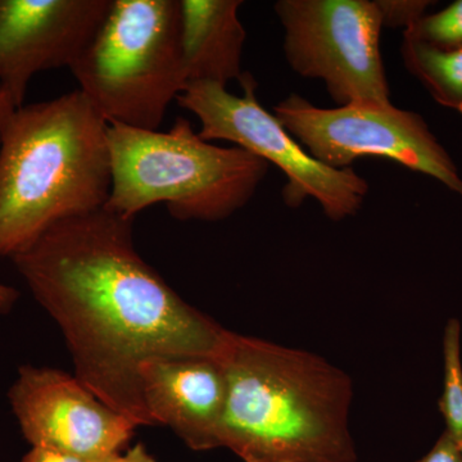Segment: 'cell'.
Listing matches in <instances>:
<instances>
[{"label": "cell", "mask_w": 462, "mask_h": 462, "mask_svg": "<svg viewBox=\"0 0 462 462\" xmlns=\"http://www.w3.org/2000/svg\"><path fill=\"white\" fill-rule=\"evenodd\" d=\"M133 224L103 207L54 225L12 261L62 330L76 378L138 427H151L142 365L173 356L220 357L230 331L185 302L143 260Z\"/></svg>", "instance_id": "cell-1"}, {"label": "cell", "mask_w": 462, "mask_h": 462, "mask_svg": "<svg viewBox=\"0 0 462 462\" xmlns=\"http://www.w3.org/2000/svg\"><path fill=\"white\" fill-rule=\"evenodd\" d=\"M9 401L32 447L85 460L106 461L121 454L138 428L76 375L50 367H21Z\"/></svg>", "instance_id": "cell-9"}, {"label": "cell", "mask_w": 462, "mask_h": 462, "mask_svg": "<svg viewBox=\"0 0 462 462\" xmlns=\"http://www.w3.org/2000/svg\"><path fill=\"white\" fill-rule=\"evenodd\" d=\"M221 447L243 462H356L351 378L327 360L231 333Z\"/></svg>", "instance_id": "cell-2"}, {"label": "cell", "mask_w": 462, "mask_h": 462, "mask_svg": "<svg viewBox=\"0 0 462 462\" xmlns=\"http://www.w3.org/2000/svg\"><path fill=\"white\" fill-rule=\"evenodd\" d=\"M382 17L383 27L412 26L427 14V9L434 5L430 0H374Z\"/></svg>", "instance_id": "cell-16"}, {"label": "cell", "mask_w": 462, "mask_h": 462, "mask_svg": "<svg viewBox=\"0 0 462 462\" xmlns=\"http://www.w3.org/2000/svg\"><path fill=\"white\" fill-rule=\"evenodd\" d=\"M403 38L439 51H462V0L425 14L404 30Z\"/></svg>", "instance_id": "cell-15"}, {"label": "cell", "mask_w": 462, "mask_h": 462, "mask_svg": "<svg viewBox=\"0 0 462 462\" xmlns=\"http://www.w3.org/2000/svg\"><path fill=\"white\" fill-rule=\"evenodd\" d=\"M69 71L108 125L160 130L188 85L180 0H112Z\"/></svg>", "instance_id": "cell-5"}, {"label": "cell", "mask_w": 462, "mask_h": 462, "mask_svg": "<svg viewBox=\"0 0 462 462\" xmlns=\"http://www.w3.org/2000/svg\"><path fill=\"white\" fill-rule=\"evenodd\" d=\"M239 83L242 96H234L220 84L190 83L176 99L199 118L200 138L234 143L282 170L287 178L282 199L291 208L314 199L336 223L357 214L369 194V182L352 167L333 169L315 160L261 106L256 79L245 72Z\"/></svg>", "instance_id": "cell-6"}, {"label": "cell", "mask_w": 462, "mask_h": 462, "mask_svg": "<svg viewBox=\"0 0 462 462\" xmlns=\"http://www.w3.org/2000/svg\"><path fill=\"white\" fill-rule=\"evenodd\" d=\"M461 325L457 319L447 322L443 334V393L439 401L440 413L446 421V431L458 445L462 443V364Z\"/></svg>", "instance_id": "cell-14"}, {"label": "cell", "mask_w": 462, "mask_h": 462, "mask_svg": "<svg viewBox=\"0 0 462 462\" xmlns=\"http://www.w3.org/2000/svg\"><path fill=\"white\" fill-rule=\"evenodd\" d=\"M112 185L108 209L135 218L163 203L179 221L217 223L254 199L269 162L239 147L203 141L189 120L167 132L108 125Z\"/></svg>", "instance_id": "cell-4"}, {"label": "cell", "mask_w": 462, "mask_h": 462, "mask_svg": "<svg viewBox=\"0 0 462 462\" xmlns=\"http://www.w3.org/2000/svg\"><path fill=\"white\" fill-rule=\"evenodd\" d=\"M21 462H105L91 461L85 458L75 457L60 452L51 451V449L39 448V447H32L29 452L23 456Z\"/></svg>", "instance_id": "cell-19"}, {"label": "cell", "mask_w": 462, "mask_h": 462, "mask_svg": "<svg viewBox=\"0 0 462 462\" xmlns=\"http://www.w3.org/2000/svg\"><path fill=\"white\" fill-rule=\"evenodd\" d=\"M460 451H461V458H462V443L460 445Z\"/></svg>", "instance_id": "cell-21"}, {"label": "cell", "mask_w": 462, "mask_h": 462, "mask_svg": "<svg viewBox=\"0 0 462 462\" xmlns=\"http://www.w3.org/2000/svg\"><path fill=\"white\" fill-rule=\"evenodd\" d=\"M401 56L437 103L462 115V51H439L403 38Z\"/></svg>", "instance_id": "cell-13"}, {"label": "cell", "mask_w": 462, "mask_h": 462, "mask_svg": "<svg viewBox=\"0 0 462 462\" xmlns=\"http://www.w3.org/2000/svg\"><path fill=\"white\" fill-rule=\"evenodd\" d=\"M112 0H0V88L23 106L30 81L71 69L107 16Z\"/></svg>", "instance_id": "cell-10"}, {"label": "cell", "mask_w": 462, "mask_h": 462, "mask_svg": "<svg viewBox=\"0 0 462 462\" xmlns=\"http://www.w3.org/2000/svg\"><path fill=\"white\" fill-rule=\"evenodd\" d=\"M418 462H462L460 445L447 431Z\"/></svg>", "instance_id": "cell-18"}, {"label": "cell", "mask_w": 462, "mask_h": 462, "mask_svg": "<svg viewBox=\"0 0 462 462\" xmlns=\"http://www.w3.org/2000/svg\"><path fill=\"white\" fill-rule=\"evenodd\" d=\"M105 462H157L148 454L147 449L143 445L134 446L133 448L127 451L121 452V454L108 458Z\"/></svg>", "instance_id": "cell-20"}, {"label": "cell", "mask_w": 462, "mask_h": 462, "mask_svg": "<svg viewBox=\"0 0 462 462\" xmlns=\"http://www.w3.org/2000/svg\"><path fill=\"white\" fill-rule=\"evenodd\" d=\"M14 109L16 107H14V102L9 98L8 94L0 88V133ZM18 297L20 294L16 289L0 282V314H8L12 307L16 305Z\"/></svg>", "instance_id": "cell-17"}, {"label": "cell", "mask_w": 462, "mask_h": 462, "mask_svg": "<svg viewBox=\"0 0 462 462\" xmlns=\"http://www.w3.org/2000/svg\"><path fill=\"white\" fill-rule=\"evenodd\" d=\"M143 401L154 425L171 428L189 448H221L227 382L218 357L173 356L139 369Z\"/></svg>", "instance_id": "cell-11"}, {"label": "cell", "mask_w": 462, "mask_h": 462, "mask_svg": "<svg viewBox=\"0 0 462 462\" xmlns=\"http://www.w3.org/2000/svg\"><path fill=\"white\" fill-rule=\"evenodd\" d=\"M242 0H180L182 60L188 84L226 87L240 80L247 32L239 18Z\"/></svg>", "instance_id": "cell-12"}, {"label": "cell", "mask_w": 462, "mask_h": 462, "mask_svg": "<svg viewBox=\"0 0 462 462\" xmlns=\"http://www.w3.org/2000/svg\"><path fill=\"white\" fill-rule=\"evenodd\" d=\"M108 124L80 90L14 109L0 133V257L111 194Z\"/></svg>", "instance_id": "cell-3"}, {"label": "cell", "mask_w": 462, "mask_h": 462, "mask_svg": "<svg viewBox=\"0 0 462 462\" xmlns=\"http://www.w3.org/2000/svg\"><path fill=\"white\" fill-rule=\"evenodd\" d=\"M273 115L325 166L342 170L363 157L387 158L436 179L462 197L457 166L416 112L392 102L320 108L291 94L273 107Z\"/></svg>", "instance_id": "cell-7"}, {"label": "cell", "mask_w": 462, "mask_h": 462, "mask_svg": "<svg viewBox=\"0 0 462 462\" xmlns=\"http://www.w3.org/2000/svg\"><path fill=\"white\" fill-rule=\"evenodd\" d=\"M273 11L284 29L291 69L321 80L338 107L391 102L374 0H279Z\"/></svg>", "instance_id": "cell-8"}]
</instances>
